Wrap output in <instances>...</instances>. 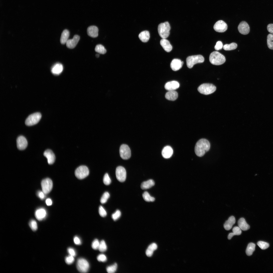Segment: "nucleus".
<instances>
[{"mask_svg": "<svg viewBox=\"0 0 273 273\" xmlns=\"http://www.w3.org/2000/svg\"><path fill=\"white\" fill-rule=\"evenodd\" d=\"M45 194L42 191H38L37 192V195L38 197L41 199H43L45 197Z\"/></svg>", "mask_w": 273, "mask_h": 273, "instance_id": "obj_51", "label": "nucleus"}, {"mask_svg": "<svg viewBox=\"0 0 273 273\" xmlns=\"http://www.w3.org/2000/svg\"><path fill=\"white\" fill-rule=\"evenodd\" d=\"M267 28L268 31L273 34V24H269L267 26Z\"/></svg>", "mask_w": 273, "mask_h": 273, "instance_id": "obj_52", "label": "nucleus"}, {"mask_svg": "<svg viewBox=\"0 0 273 273\" xmlns=\"http://www.w3.org/2000/svg\"><path fill=\"white\" fill-rule=\"evenodd\" d=\"M154 185L155 183L154 180L150 179L142 183L141 185V187L143 190L146 189L150 188Z\"/></svg>", "mask_w": 273, "mask_h": 273, "instance_id": "obj_29", "label": "nucleus"}, {"mask_svg": "<svg viewBox=\"0 0 273 273\" xmlns=\"http://www.w3.org/2000/svg\"><path fill=\"white\" fill-rule=\"evenodd\" d=\"M120 153L121 157L124 160H127L131 156L130 149L127 145H122L120 147Z\"/></svg>", "mask_w": 273, "mask_h": 273, "instance_id": "obj_10", "label": "nucleus"}, {"mask_svg": "<svg viewBox=\"0 0 273 273\" xmlns=\"http://www.w3.org/2000/svg\"><path fill=\"white\" fill-rule=\"evenodd\" d=\"M43 155L47 158L48 163L49 164H52L54 163L55 157L54 153L51 150H46L44 152Z\"/></svg>", "mask_w": 273, "mask_h": 273, "instance_id": "obj_17", "label": "nucleus"}, {"mask_svg": "<svg viewBox=\"0 0 273 273\" xmlns=\"http://www.w3.org/2000/svg\"><path fill=\"white\" fill-rule=\"evenodd\" d=\"M67 251L69 255L75 257L76 255V253L75 250L72 247H69L67 248Z\"/></svg>", "mask_w": 273, "mask_h": 273, "instance_id": "obj_49", "label": "nucleus"}, {"mask_svg": "<svg viewBox=\"0 0 273 273\" xmlns=\"http://www.w3.org/2000/svg\"><path fill=\"white\" fill-rule=\"evenodd\" d=\"M238 224V226L243 231L247 230L250 228V226L247 223L245 219L243 218H241L239 220Z\"/></svg>", "mask_w": 273, "mask_h": 273, "instance_id": "obj_25", "label": "nucleus"}, {"mask_svg": "<svg viewBox=\"0 0 273 273\" xmlns=\"http://www.w3.org/2000/svg\"><path fill=\"white\" fill-rule=\"evenodd\" d=\"M70 33L68 30L67 29L64 30L62 33L60 38V43L63 44L66 43L68 40L69 36Z\"/></svg>", "mask_w": 273, "mask_h": 273, "instance_id": "obj_28", "label": "nucleus"}, {"mask_svg": "<svg viewBox=\"0 0 273 273\" xmlns=\"http://www.w3.org/2000/svg\"><path fill=\"white\" fill-rule=\"evenodd\" d=\"M121 215L120 211L119 210H117L115 213L112 215L111 217L114 220L116 221L120 218Z\"/></svg>", "mask_w": 273, "mask_h": 273, "instance_id": "obj_44", "label": "nucleus"}, {"mask_svg": "<svg viewBox=\"0 0 273 273\" xmlns=\"http://www.w3.org/2000/svg\"><path fill=\"white\" fill-rule=\"evenodd\" d=\"M210 143L209 141L204 139L199 140L196 143L195 147L196 155L199 157L203 156L210 149Z\"/></svg>", "mask_w": 273, "mask_h": 273, "instance_id": "obj_1", "label": "nucleus"}, {"mask_svg": "<svg viewBox=\"0 0 273 273\" xmlns=\"http://www.w3.org/2000/svg\"><path fill=\"white\" fill-rule=\"evenodd\" d=\"M99 212L100 215L102 217H105L107 215V213L106 211L101 206H100L99 207Z\"/></svg>", "mask_w": 273, "mask_h": 273, "instance_id": "obj_47", "label": "nucleus"}, {"mask_svg": "<svg viewBox=\"0 0 273 273\" xmlns=\"http://www.w3.org/2000/svg\"><path fill=\"white\" fill-rule=\"evenodd\" d=\"M170 28L169 24L167 21L160 24L158 27L159 35L162 38H167L169 35Z\"/></svg>", "mask_w": 273, "mask_h": 273, "instance_id": "obj_3", "label": "nucleus"}, {"mask_svg": "<svg viewBox=\"0 0 273 273\" xmlns=\"http://www.w3.org/2000/svg\"><path fill=\"white\" fill-rule=\"evenodd\" d=\"M96 56L97 57H98L99 56V54H96Z\"/></svg>", "mask_w": 273, "mask_h": 273, "instance_id": "obj_54", "label": "nucleus"}, {"mask_svg": "<svg viewBox=\"0 0 273 273\" xmlns=\"http://www.w3.org/2000/svg\"><path fill=\"white\" fill-rule=\"evenodd\" d=\"M157 248V246L156 243H153L149 245L146 250V255L148 257L151 256L154 251L156 250Z\"/></svg>", "mask_w": 273, "mask_h": 273, "instance_id": "obj_30", "label": "nucleus"}, {"mask_svg": "<svg viewBox=\"0 0 273 273\" xmlns=\"http://www.w3.org/2000/svg\"><path fill=\"white\" fill-rule=\"evenodd\" d=\"M216 86L209 83H204L200 85L198 88V90L200 93L208 95L214 93L216 90Z\"/></svg>", "mask_w": 273, "mask_h": 273, "instance_id": "obj_5", "label": "nucleus"}, {"mask_svg": "<svg viewBox=\"0 0 273 273\" xmlns=\"http://www.w3.org/2000/svg\"><path fill=\"white\" fill-rule=\"evenodd\" d=\"M237 44L234 42L230 44H226L223 46V49L226 51L233 50L236 49L237 47Z\"/></svg>", "mask_w": 273, "mask_h": 273, "instance_id": "obj_33", "label": "nucleus"}, {"mask_svg": "<svg viewBox=\"0 0 273 273\" xmlns=\"http://www.w3.org/2000/svg\"><path fill=\"white\" fill-rule=\"evenodd\" d=\"M41 185L42 191L45 194L50 193L53 188V182L50 178H47L42 180Z\"/></svg>", "mask_w": 273, "mask_h": 273, "instance_id": "obj_9", "label": "nucleus"}, {"mask_svg": "<svg viewBox=\"0 0 273 273\" xmlns=\"http://www.w3.org/2000/svg\"><path fill=\"white\" fill-rule=\"evenodd\" d=\"M74 260V257L70 255L66 257L65 258V262L68 265H70L73 263Z\"/></svg>", "mask_w": 273, "mask_h": 273, "instance_id": "obj_42", "label": "nucleus"}, {"mask_svg": "<svg viewBox=\"0 0 273 273\" xmlns=\"http://www.w3.org/2000/svg\"><path fill=\"white\" fill-rule=\"evenodd\" d=\"M35 216L36 219L39 221H41L46 217V212L45 209L41 208L37 209L35 212Z\"/></svg>", "mask_w": 273, "mask_h": 273, "instance_id": "obj_19", "label": "nucleus"}, {"mask_svg": "<svg viewBox=\"0 0 273 273\" xmlns=\"http://www.w3.org/2000/svg\"><path fill=\"white\" fill-rule=\"evenodd\" d=\"M223 47L222 42L220 41H218L216 43L214 48L215 50H219L222 49Z\"/></svg>", "mask_w": 273, "mask_h": 273, "instance_id": "obj_48", "label": "nucleus"}, {"mask_svg": "<svg viewBox=\"0 0 273 273\" xmlns=\"http://www.w3.org/2000/svg\"><path fill=\"white\" fill-rule=\"evenodd\" d=\"M63 70L62 65L60 63H57L55 64L52 67L51 70L52 73L55 75L60 74Z\"/></svg>", "mask_w": 273, "mask_h": 273, "instance_id": "obj_24", "label": "nucleus"}, {"mask_svg": "<svg viewBox=\"0 0 273 273\" xmlns=\"http://www.w3.org/2000/svg\"><path fill=\"white\" fill-rule=\"evenodd\" d=\"M139 37L141 41L143 42H146L149 40L150 33L147 31H144L141 32L139 35Z\"/></svg>", "mask_w": 273, "mask_h": 273, "instance_id": "obj_27", "label": "nucleus"}, {"mask_svg": "<svg viewBox=\"0 0 273 273\" xmlns=\"http://www.w3.org/2000/svg\"><path fill=\"white\" fill-rule=\"evenodd\" d=\"M98 29L96 26H92L88 27L87 29V33L89 36L93 38L97 37L98 35Z\"/></svg>", "mask_w": 273, "mask_h": 273, "instance_id": "obj_21", "label": "nucleus"}, {"mask_svg": "<svg viewBox=\"0 0 273 273\" xmlns=\"http://www.w3.org/2000/svg\"><path fill=\"white\" fill-rule=\"evenodd\" d=\"M74 243L77 245H80L81 244L80 239L77 236H75L74 237Z\"/></svg>", "mask_w": 273, "mask_h": 273, "instance_id": "obj_50", "label": "nucleus"}, {"mask_svg": "<svg viewBox=\"0 0 273 273\" xmlns=\"http://www.w3.org/2000/svg\"><path fill=\"white\" fill-rule=\"evenodd\" d=\"M213 28L217 32H223L227 30L228 26L226 24L224 21L219 20L215 24Z\"/></svg>", "mask_w": 273, "mask_h": 273, "instance_id": "obj_12", "label": "nucleus"}, {"mask_svg": "<svg viewBox=\"0 0 273 273\" xmlns=\"http://www.w3.org/2000/svg\"><path fill=\"white\" fill-rule=\"evenodd\" d=\"M173 152V150L171 147L170 146H167L164 147L163 149L162 154L164 158H168L172 156Z\"/></svg>", "mask_w": 273, "mask_h": 273, "instance_id": "obj_20", "label": "nucleus"}, {"mask_svg": "<svg viewBox=\"0 0 273 273\" xmlns=\"http://www.w3.org/2000/svg\"><path fill=\"white\" fill-rule=\"evenodd\" d=\"M111 180L108 174L107 173H106L104 175L103 178L104 183L105 185H109L111 183Z\"/></svg>", "mask_w": 273, "mask_h": 273, "instance_id": "obj_43", "label": "nucleus"}, {"mask_svg": "<svg viewBox=\"0 0 273 273\" xmlns=\"http://www.w3.org/2000/svg\"><path fill=\"white\" fill-rule=\"evenodd\" d=\"M160 44L164 50L167 52H170L172 49V46L169 41L166 38L161 39Z\"/></svg>", "mask_w": 273, "mask_h": 273, "instance_id": "obj_22", "label": "nucleus"}, {"mask_svg": "<svg viewBox=\"0 0 273 273\" xmlns=\"http://www.w3.org/2000/svg\"><path fill=\"white\" fill-rule=\"evenodd\" d=\"M17 147L20 150H24L27 147L28 142L26 139L23 136H18L16 140Z\"/></svg>", "mask_w": 273, "mask_h": 273, "instance_id": "obj_13", "label": "nucleus"}, {"mask_svg": "<svg viewBox=\"0 0 273 273\" xmlns=\"http://www.w3.org/2000/svg\"><path fill=\"white\" fill-rule=\"evenodd\" d=\"M184 63V62L179 59H173L170 63V67L174 71H177L181 69Z\"/></svg>", "mask_w": 273, "mask_h": 273, "instance_id": "obj_15", "label": "nucleus"}, {"mask_svg": "<svg viewBox=\"0 0 273 273\" xmlns=\"http://www.w3.org/2000/svg\"><path fill=\"white\" fill-rule=\"evenodd\" d=\"M235 219L234 216H231L230 217L224 224V229L226 230H230L235 223Z\"/></svg>", "mask_w": 273, "mask_h": 273, "instance_id": "obj_23", "label": "nucleus"}, {"mask_svg": "<svg viewBox=\"0 0 273 273\" xmlns=\"http://www.w3.org/2000/svg\"><path fill=\"white\" fill-rule=\"evenodd\" d=\"M238 28L239 32L243 35L247 34L249 32V26L247 23L244 21H242L240 22Z\"/></svg>", "mask_w": 273, "mask_h": 273, "instance_id": "obj_14", "label": "nucleus"}, {"mask_svg": "<svg viewBox=\"0 0 273 273\" xmlns=\"http://www.w3.org/2000/svg\"><path fill=\"white\" fill-rule=\"evenodd\" d=\"M107 246L104 241L101 240L98 249L99 251L101 252H104L107 250Z\"/></svg>", "mask_w": 273, "mask_h": 273, "instance_id": "obj_38", "label": "nucleus"}, {"mask_svg": "<svg viewBox=\"0 0 273 273\" xmlns=\"http://www.w3.org/2000/svg\"><path fill=\"white\" fill-rule=\"evenodd\" d=\"M204 61V57L200 55L189 56L186 59L187 66L190 69L192 68L195 64L202 63Z\"/></svg>", "mask_w": 273, "mask_h": 273, "instance_id": "obj_4", "label": "nucleus"}, {"mask_svg": "<svg viewBox=\"0 0 273 273\" xmlns=\"http://www.w3.org/2000/svg\"><path fill=\"white\" fill-rule=\"evenodd\" d=\"M209 58L210 63L216 65H221L225 62L226 60L223 55L216 51L212 52L210 55Z\"/></svg>", "mask_w": 273, "mask_h": 273, "instance_id": "obj_2", "label": "nucleus"}, {"mask_svg": "<svg viewBox=\"0 0 273 273\" xmlns=\"http://www.w3.org/2000/svg\"><path fill=\"white\" fill-rule=\"evenodd\" d=\"M110 196V194L108 192H105L103 195L100 199V202L102 204L105 203Z\"/></svg>", "mask_w": 273, "mask_h": 273, "instance_id": "obj_41", "label": "nucleus"}, {"mask_svg": "<svg viewBox=\"0 0 273 273\" xmlns=\"http://www.w3.org/2000/svg\"><path fill=\"white\" fill-rule=\"evenodd\" d=\"M117 264L116 263L112 265L107 267L106 268L107 272L108 273H114L116 270Z\"/></svg>", "mask_w": 273, "mask_h": 273, "instance_id": "obj_37", "label": "nucleus"}, {"mask_svg": "<svg viewBox=\"0 0 273 273\" xmlns=\"http://www.w3.org/2000/svg\"><path fill=\"white\" fill-rule=\"evenodd\" d=\"M178 97L177 92L174 90L169 91L166 94L165 98L167 100L174 101L177 99Z\"/></svg>", "mask_w": 273, "mask_h": 273, "instance_id": "obj_26", "label": "nucleus"}, {"mask_svg": "<svg viewBox=\"0 0 273 273\" xmlns=\"http://www.w3.org/2000/svg\"><path fill=\"white\" fill-rule=\"evenodd\" d=\"M255 244L253 243H249L247 247L246 253L248 256L251 255L255 250Z\"/></svg>", "mask_w": 273, "mask_h": 273, "instance_id": "obj_32", "label": "nucleus"}, {"mask_svg": "<svg viewBox=\"0 0 273 273\" xmlns=\"http://www.w3.org/2000/svg\"><path fill=\"white\" fill-rule=\"evenodd\" d=\"M232 231L233 233H229L228 236V239L229 240L231 239L234 235H241L242 233L241 229L239 226L234 227L233 228Z\"/></svg>", "mask_w": 273, "mask_h": 273, "instance_id": "obj_31", "label": "nucleus"}, {"mask_svg": "<svg viewBox=\"0 0 273 273\" xmlns=\"http://www.w3.org/2000/svg\"><path fill=\"white\" fill-rule=\"evenodd\" d=\"M96 52L102 54H104L106 52V50L104 47L102 45L99 44L96 46L95 48Z\"/></svg>", "mask_w": 273, "mask_h": 273, "instance_id": "obj_36", "label": "nucleus"}, {"mask_svg": "<svg viewBox=\"0 0 273 273\" xmlns=\"http://www.w3.org/2000/svg\"><path fill=\"white\" fill-rule=\"evenodd\" d=\"M179 86V83L175 81L168 82L165 85V89L168 91L174 90L178 88Z\"/></svg>", "mask_w": 273, "mask_h": 273, "instance_id": "obj_18", "label": "nucleus"}, {"mask_svg": "<svg viewBox=\"0 0 273 273\" xmlns=\"http://www.w3.org/2000/svg\"><path fill=\"white\" fill-rule=\"evenodd\" d=\"M116 175L117 179L121 182L124 181L126 178V171L125 168L121 166L118 167L116 169Z\"/></svg>", "mask_w": 273, "mask_h": 273, "instance_id": "obj_11", "label": "nucleus"}, {"mask_svg": "<svg viewBox=\"0 0 273 273\" xmlns=\"http://www.w3.org/2000/svg\"><path fill=\"white\" fill-rule=\"evenodd\" d=\"M41 117V114L38 112H36L30 115L25 121L26 125L28 126H31L37 124L40 120Z\"/></svg>", "mask_w": 273, "mask_h": 273, "instance_id": "obj_7", "label": "nucleus"}, {"mask_svg": "<svg viewBox=\"0 0 273 273\" xmlns=\"http://www.w3.org/2000/svg\"><path fill=\"white\" fill-rule=\"evenodd\" d=\"M257 244L262 249H266L269 246V244L268 243L261 241H258Z\"/></svg>", "mask_w": 273, "mask_h": 273, "instance_id": "obj_39", "label": "nucleus"}, {"mask_svg": "<svg viewBox=\"0 0 273 273\" xmlns=\"http://www.w3.org/2000/svg\"><path fill=\"white\" fill-rule=\"evenodd\" d=\"M89 173L88 168L85 166H81L78 167L76 169L75 172L76 177L79 179L85 178L88 175Z\"/></svg>", "mask_w": 273, "mask_h": 273, "instance_id": "obj_8", "label": "nucleus"}, {"mask_svg": "<svg viewBox=\"0 0 273 273\" xmlns=\"http://www.w3.org/2000/svg\"><path fill=\"white\" fill-rule=\"evenodd\" d=\"M267 43L268 48L270 49L273 50V34H270L268 35Z\"/></svg>", "mask_w": 273, "mask_h": 273, "instance_id": "obj_34", "label": "nucleus"}, {"mask_svg": "<svg viewBox=\"0 0 273 273\" xmlns=\"http://www.w3.org/2000/svg\"><path fill=\"white\" fill-rule=\"evenodd\" d=\"M29 225L31 229L34 231H36L38 228L36 222L34 220H31L29 223Z\"/></svg>", "mask_w": 273, "mask_h": 273, "instance_id": "obj_40", "label": "nucleus"}, {"mask_svg": "<svg viewBox=\"0 0 273 273\" xmlns=\"http://www.w3.org/2000/svg\"><path fill=\"white\" fill-rule=\"evenodd\" d=\"M80 39V36L75 35L72 39H68L66 43V46L69 48L72 49L76 46Z\"/></svg>", "mask_w": 273, "mask_h": 273, "instance_id": "obj_16", "label": "nucleus"}, {"mask_svg": "<svg viewBox=\"0 0 273 273\" xmlns=\"http://www.w3.org/2000/svg\"><path fill=\"white\" fill-rule=\"evenodd\" d=\"M76 266L78 270L80 272L86 273L88 271L89 265L88 262L85 259L80 258L77 260Z\"/></svg>", "mask_w": 273, "mask_h": 273, "instance_id": "obj_6", "label": "nucleus"}, {"mask_svg": "<svg viewBox=\"0 0 273 273\" xmlns=\"http://www.w3.org/2000/svg\"><path fill=\"white\" fill-rule=\"evenodd\" d=\"M100 242L97 239H95L92 242V248L95 250L98 249Z\"/></svg>", "mask_w": 273, "mask_h": 273, "instance_id": "obj_45", "label": "nucleus"}, {"mask_svg": "<svg viewBox=\"0 0 273 273\" xmlns=\"http://www.w3.org/2000/svg\"><path fill=\"white\" fill-rule=\"evenodd\" d=\"M97 259L98 261L103 262H105L107 260L106 257L103 254L99 255L98 256Z\"/></svg>", "mask_w": 273, "mask_h": 273, "instance_id": "obj_46", "label": "nucleus"}, {"mask_svg": "<svg viewBox=\"0 0 273 273\" xmlns=\"http://www.w3.org/2000/svg\"><path fill=\"white\" fill-rule=\"evenodd\" d=\"M46 203L47 205L49 206L52 204V201L50 198H48L46 200Z\"/></svg>", "mask_w": 273, "mask_h": 273, "instance_id": "obj_53", "label": "nucleus"}, {"mask_svg": "<svg viewBox=\"0 0 273 273\" xmlns=\"http://www.w3.org/2000/svg\"><path fill=\"white\" fill-rule=\"evenodd\" d=\"M142 196L144 200L147 202H153L155 200L154 198L151 196L147 191H145L143 193Z\"/></svg>", "mask_w": 273, "mask_h": 273, "instance_id": "obj_35", "label": "nucleus"}]
</instances>
